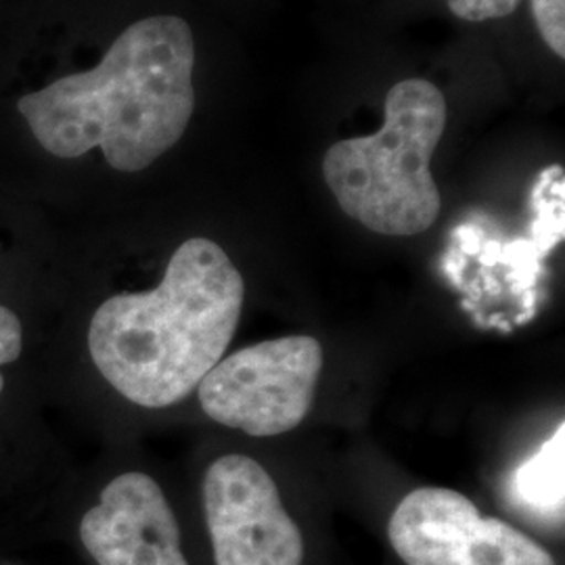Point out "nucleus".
I'll use <instances>...</instances> for the list:
<instances>
[{
	"mask_svg": "<svg viewBox=\"0 0 565 565\" xmlns=\"http://www.w3.org/2000/svg\"><path fill=\"white\" fill-rule=\"evenodd\" d=\"M195 42L186 21L126 28L102 63L18 102L34 139L61 160L99 147L118 172H141L181 141L193 109Z\"/></svg>",
	"mask_w": 565,
	"mask_h": 565,
	"instance_id": "1",
	"label": "nucleus"
},
{
	"mask_svg": "<svg viewBox=\"0 0 565 565\" xmlns=\"http://www.w3.org/2000/svg\"><path fill=\"white\" fill-rule=\"evenodd\" d=\"M242 273L218 243L191 237L162 282L97 308L88 350L103 377L130 403L166 408L184 401L223 361L243 308Z\"/></svg>",
	"mask_w": 565,
	"mask_h": 565,
	"instance_id": "2",
	"label": "nucleus"
},
{
	"mask_svg": "<svg viewBox=\"0 0 565 565\" xmlns=\"http://www.w3.org/2000/svg\"><path fill=\"white\" fill-rule=\"evenodd\" d=\"M384 116L380 132L327 149L324 182L343 212L369 231L422 235L443 207L429 162L445 135V95L424 78L398 82L385 97Z\"/></svg>",
	"mask_w": 565,
	"mask_h": 565,
	"instance_id": "3",
	"label": "nucleus"
},
{
	"mask_svg": "<svg viewBox=\"0 0 565 565\" xmlns=\"http://www.w3.org/2000/svg\"><path fill=\"white\" fill-rule=\"evenodd\" d=\"M323 371V348L310 335L247 345L198 385L203 413L247 436H281L302 424Z\"/></svg>",
	"mask_w": 565,
	"mask_h": 565,
	"instance_id": "4",
	"label": "nucleus"
},
{
	"mask_svg": "<svg viewBox=\"0 0 565 565\" xmlns=\"http://www.w3.org/2000/svg\"><path fill=\"white\" fill-rule=\"evenodd\" d=\"M387 536L406 565H557L524 532L484 518L448 488L406 494L390 518Z\"/></svg>",
	"mask_w": 565,
	"mask_h": 565,
	"instance_id": "5",
	"label": "nucleus"
},
{
	"mask_svg": "<svg viewBox=\"0 0 565 565\" xmlns=\"http://www.w3.org/2000/svg\"><path fill=\"white\" fill-rule=\"evenodd\" d=\"M203 509L216 565H302V532L254 459L226 455L210 465Z\"/></svg>",
	"mask_w": 565,
	"mask_h": 565,
	"instance_id": "6",
	"label": "nucleus"
},
{
	"mask_svg": "<svg viewBox=\"0 0 565 565\" xmlns=\"http://www.w3.org/2000/svg\"><path fill=\"white\" fill-rule=\"evenodd\" d=\"M81 539L99 565H189L172 507L141 471L103 488L99 505L82 518Z\"/></svg>",
	"mask_w": 565,
	"mask_h": 565,
	"instance_id": "7",
	"label": "nucleus"
},
{
	"mask_svg": "<svg viewBox=\"0 0 565 565\" xmlns=\"http://www.w3.org/2000/svg\"><path fill=\"white\" fill-rule=\"evenodd\" d=\"M565 425L541 446L511 478V499L525 513L545 520H564Z\"/></svg>",
	"mask_w": 565,
	"mask_h": 565,
	"instance_id": "8",
	"label": "nucleus"
},
{
	"mask_svg": "<svg viewBox=\"0 0 565 565\" xmlns=\"http://www.w3.org/2000/svg\"><path fill=\"white\" fill-rule=\"evenodd\" d=\"M532 15L546 46L565 57V0H530Z\"/></svg>",
	"mask_w": 565,
	"mask_h": 565,
	"instance_id": "9",
	"label": "nucleus"
},
{
	"mask_svg": "<svg viewBox=\"0 0 565 565\" xmlns=\"http://www.w3.org/2000/svg\"><path fill=\"white\" fill-rule=\"evenodd\" d=\"M452 15L463 21L501 20L518 11L522 0H446Z\"/></svg>",
	"mask_w": 565,
	"mask_h": 565,
	"instance_id": "10",
	"label": "nucleus"
},
{
	"mask_svg": "<svg viewBox=\"0 0 565 565\" xmlns=\"http://www.w3.org/2000/svg\"><path fill=\"white\" fill-rule=\"evenodd\" d=\"M21 354L20 319L0 306V366L18 361Z\"/></svg>",
	"mask_w": 565,
	"mask_h": 565,
	"instance_id": "11",
	"label": "nucleus"
},
{
	"mask_svg": "<svg viewBox=\"0 0 565 565\" xmlns=\"http://www.w3.org/2000/svg\"><path fill=\"white\" fill-rule=\"evenodd\" d=\"M2 385H4V380H2V375H0V392H2Z\"/></svg>",
	"mask_w": 565,
	"mask_h": 565,
	"instance_id": "12",
	"label": "nucleus"
}]
</instances>
